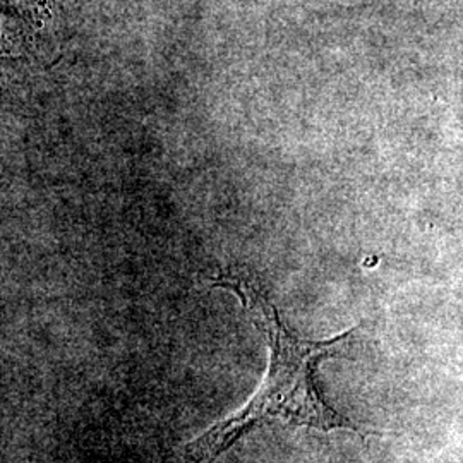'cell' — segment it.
<instances>
[{"instance_id": "cell-1", "label": "cell", "mask_w": 463, "mask_h": 463, "mask_svg": "<svg viewBox=\"0 0 463 463\" xmlns=\"http://www.w3.org/2000/svg\"><path fill=\"white\" fill-rule=\"evenodd\" d=\"M213 287L227 288L239 298L249 319L266 338L269 365L254 397L241 411L193 439L184 449L183 463L213 462L242 436L269 420L325 432H359L347 417L333 411L323 400L316 381L317 365L336 355V348L348 342L357 328L328 340H304L290 333L279 309L250 281L220 275Z\"/></svg>"}]
</instances>
